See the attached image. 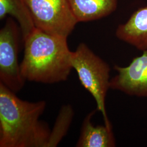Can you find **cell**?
<instances>
[{
	"instance_id": "6da1fadb",
	"label": "cell",
	"mask_w": 147,
	"mask_h": 147,
	"mask_svg": "<svg viewBox=\"0 0 147 147\" xmlns=\"http://www.w3.org/2000/svg\"><path fill=\"white\" fill-rule=\"evenodd\" d=\"M45 101L22 100L0 82V147H47L51 130L40 120Z\"/></svg>"
},
{
	"instance_id": "7a4b0ae2",
	"label": "cell",
	"mask_w": 147,
	"mask_h": 147,
	"mask_svg": "<svg viewBox=\"0 0 147 147\" xmlns=\"http://www.w3.org/2000/svg\"><path fill=\"white\" fill-rule=\"evenodd\" d=\"M23 42L20 70L26 81L53 84L68 79L73 68L67 38L35 28Z\"/></svg>"
},
{
	"instance_id": "3957f363",
	"label": "cell",
	"mask_w": 147,
	"mask_h": 147,
	"mask_svg": "<svg viewBox=\"0 0 147 147\" xmlns=\"http://www.w3.org/2000/svg\"><path fill=\"white\" fill-rule=\"evenodd\" d=\"M71 63L81 84L94 99L97 110L103 116L104 124L112 128L105 104L108 90L110 89L109 65L84 43L80 44L75 51H71Z\"/></svg>"
},
{
	"instance_id": "277c9868",
	"label": "cell",
	"mask_w": 147,
	"mask_h": 147,
	"mask_svg": "<svg viewBox=\"0 0 147 147\" xmlns=\"http://www.w3.org/2000/svg\"><path fill=\"white\" fill-rule=\"evenodd\" d=\"M36 28L67 38L78 23L69 0H25Z\"/></svg>"
},
{
	"instance_id": "5b68a950",
	"label": "cell",
	"mask_w": 147,
	"mask_h": 147,
	"mask_svg": "<svg viewBox=\"0 0 147 147\" xmlns=\"http://www.w3.org/2000/svg\"><path fill=\"white\" fill-rule=\"evenodd\" d=\"M20 34V27L9 17L0 30V82L15 93L22 89L26 81L18 61Z\"/></svg>"
},
{
	"instance_id": "8992f818",
	"label": "cell",
	"mask_w": 147,
	"mask_h": 147,
	"mask_svg": "<svg viewBox=\"0 0 147 147\" xmlns=\"http://www.w3.org/2000/svg\"><path fill=\"white\" fill-rule=\"evenodd\" d=\"M117 74L110 80V89L138 98H147V50L126 67L115 65Z\"/></svg>"
},
{
	"instance_id": "52a82bcc",
	"label": "cell",
	"mask_w": 147,
	"mask_h": 147,
	"mask_svg": "<svg viewBox=\"0 0 147 147\" xmlns=\"http://www.w3.org/2000/svg\"><path fill=\"white\" fill-rule=\"evenodd\" d=\"M116 36L138 50H147V6L137 10L125 24L118 27Z\"/></svg>"
},
{
	"instance_id": "ba28073f",
	"label": "cell",
	"mask_w": 147,
	"mask_h": 147,
	"mask_svg": "<svg viewBox=\"0 0 147 147\" xmlns=\"http://www.w3.org/2000/svg\"><path fill=\"white\" fill-rule=\"evenodd\" d=\"M95 111H92L84 118L76 147H116V140L112 128L105 124L98 126L93 124L92 118L94 115Z\"/></svg>"
},
{
	"instance_id": "9c48e42d",
	"label": "cell",
	"mask_w": 147,
	"mask_h": 147,
	"mask_svg": "<svg viewBox=\"0 0 147 147\" xmlns=\"http://www.w3.org/2000/svg\"><path fill=\"white\" fill-rule=\"evenodd\" d=\"M118 0H69L77 21H93L109 16L115 11Z\"/></svg>"
},
{
	"instance_id": "30bf717a",
	"label": "cell",
	"mask_w": 147,
	"mask_h": 147,
	"mask_svg": "<svg viewBox=\"0 0 147 147\" xmlns=\"http://www.w3.org/2000/svg\"><path fill=\"white\" fill-rule=\"evenodd\" d=\"M7 16L18 22L22 41L36 28L25 0H0V19H4Z\"/></svg>"
},
{
	"instance_id": "8fae6325",
	"label": "cell",
	"mask_w": 147,
	"mask_h": 147,
	"mask_svg": "<svg viewBox=\"0 0 147 147\" xmlns=\"http://www.w3.org/2000/svg\"><path fill=\"white\" fill-rule=\"evenodd\" d=\"M73 116V109L70 105L62 106L53 128L51 131L47 147H55L58 146L68 131Z\"/></svg>"
}]
</instances>
